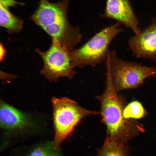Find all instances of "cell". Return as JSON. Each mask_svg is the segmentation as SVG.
<instances>
[{
    "mask_svg": "<svg viewBox=\"0 0 156 156\" xmlns=\"http://www.w3.org/2000/svg\"><path fill=\"white\" fill-rule=\"evenodd\" d=\"M106 66L105 88L101 95L96 96L101 104L100 114L106 127V138L125 145L129 140L144 132L145 130L140 122L124 116L125 103L118 95L114 87L109 65L107 64Z\"/></svg>",
    "mask_w": 156,
    "mask_h": 156,
    "instance_id": "6da1fadb",
    "label": "cell"
},
{
    "mask_svg": "<svg viewBox=\"0 0 156 156\" xmlns=\"http://www.w3.org/2000/svg\"><path fill=\"white\" fill-rule=\"evenodd\" d=\"M0 151L31 137L42 135L39 128L28 115L2 102L0 104Z\"/></svg>",
    "mask_w": 156,
    "mask_h": 156,
    "instance_id": "7a4b0ae2",
    "label": "cell"
},
{
    "mask_svg": "<svg viewBox=\"0 0 156 156\" xmlns=\"http://www.w3.org/2000/svg\"><path fill=\"white\" fill-rule=\"evenodd\" d=\"M52 102L55 129L52 140L56 148H60L61 143L81 119L87 116L100 114L96 111L83 108L67 97L53 98Z\"/></svg>",
    "mask_w": 156,
    "mask_h": 156,
    "instance_id": "3957f363",
    "label": "cell"
},
{
    "mask_svg": "<svg viewBox=\"0 0 156 156\" xmlns=\"http://www.w3.org/2000/svg\"><path fill=\"white\" fill-rule=\"evenodd\" d=\"M107 58L110 66L114 87L118 92L136 88L142 84L145 79L156 75V68L118 58L114 51H108Z\"/></svg>",
    "mask_w": 156,
    "mask_h": 156,
    "instance_id": "277c9868",
    "label": "cell"
},
{
    "mask_svg": "<svg viewBox=\"0 0 156 156\" xmlns=\"http://www.w3.org/2000/svg\"><path fill=\"white\" fill-rule=\"evenodd\" d=\"M118 23L104 29L85 44L70 51L74 68L86 66H95L107 57L109 45L114 38L123 31Z\"/></svg>",
    "mask_w": 156,
    "mask_h": 156,
    "instance_id": "5b68a950",
    "label": "cell"
},
{
    "mask_svg": "<svg viewBox=\"0 0 156 156\" xmlns=\"http://www.w3.org/2000/svg\"><path fill=\"white\" fill-rule=\"evenodd\" d=\"M37 51L41 57L43 66L41 73L51 81L62 77L71 79L75 75L70 55V51L64 45L53 39L49 49L44 52Z\"/></svg>",
    "mask_w": 156,
    "mask_h": 156,
    "instance_id": "8992f818",
    "label": "cell"
},
{
    "mask_svg": "<svg viewBox=\"0 0 156 156\" xmlns=\"http://www.w3.org/2000/svg\"><path fill=\"white\" fill-rule=\"evenodd\" d=\"M68 0H61L52 3L47 0H40L39 6L31 18L37 25L42 28L50 26H65L69 23L67 18Z\"/></svg>",
    "mask_w": 156,
    "mask_h": 156,
    "instance_id": "52a82bcc",
    "label": "cell"
},
{
    "mask_svg": "<svg viewBox=\"0 0 156 156\" xmlns=\"http://www.w3.org/2000/svg\"><path fill=\"white\" fill-rule=\"evenodd\" d=\"M128 45L136 57L148 59L156 62V18L146 28L130 38Z\"/></svg>",
    "mask_w": 156,
    "mask_h": 156,
    "instance_id": "ba28073f",
    "label": "cell"
},
{
    "mask_svg": "<svg viewBox=\"0 0 156 156\" xmlns=\"http://www.w3.org/2000/svg\"><path fill=\"white\" fill-rule=\"evenodd\" d=\"M102 16L117 20L119 23L130 28L135 34L141 30L129 0H107Z\"/></svg>",
    "mask_w": 156,
    "mask_h": 156,
    "instance_id": "9c48e42d",
    "label": "cell"
},
{
    "mask_svg": "<svg viewBox=\"0 0 156 156\" xmlns=\"http://www.w3.org/2000/svg\"><path fill=\"white\" fill-rule=\"evenodd\" d=\"M8 156H63L60 148H55L52 140H42L31 145L13 149Z\"/></svg>",
    "mask_w": 156,
    "mask_h": 156,
    "instance_id": "30bf717a",
    "label": "cell"
},
{
    "mask_svg": "<svg viewBox=\"0 0 156 156\" xmlns=\"http://www.w3.org/2000/svg\"><path fill=\"white\" fill-rule=\"evenodd\" d=\"M0 25L11 32H18L21 31L23 21L8 10V7L0 3Z\"/></svg>",
    "mask_w": 156,
    "mask_h": 156,
    "instance_id": "8fae6325",
    "label": "cell"
},
{
    "mask_svg": "<svg viewBox=\"0 0 156 156\" xmlns=\"http://www.w3.org/2000/svg\"><path fill=\"white\" fill-rule=\"evenodd\" d=\"M97 156H128L125 145L118 143L106 138Z\"/></svg>",
    "mask_w": 156,
    "mask_h": 156,
    "instance_id": "7c38bea8",
    "label": "cell"
},
{
    "mask_svg": "<svg viewBox=\"0 0 156 156\" xmlns=\"http://www.w3.org/2000/svg\"><path fill=\"white\" fill-rule=\"evenodd\" d=\"M146 112L141 103L134 101L128 104L125 108L123 112L124 117L127 118L139 119L144 117Z\"/></svg>",
    "mask_w": 156,
    "mask_h": 156,
    "instance_id": "4fadbf2b",
    "label": "cell"
},
{
    "mask_svg": "<svg viewBox=\"0 0 156 156\" xmlns=\"http://www.w3.org/2000/svg\"><path fill=\"white\" fill-rule=\"evenodd\" d=\"M0 60L1 61L3 59L4 56L5 51L3 46L1 44L0 45Z\"/></svg>",
    "mask_w": 156,
    "mask_h": 156,
    "instance_id": "5bb4252c",
    "label": "cell"
}]
</instances>
